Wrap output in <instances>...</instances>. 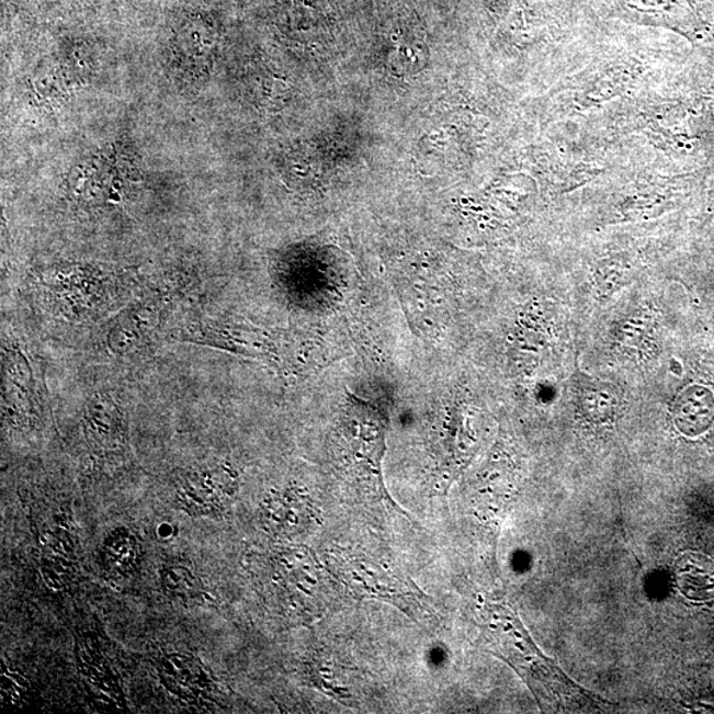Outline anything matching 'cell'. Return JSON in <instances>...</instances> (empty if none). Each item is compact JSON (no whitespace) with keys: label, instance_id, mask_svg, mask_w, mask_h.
Wrapping results in <instances>:
<instances>
[{"label":"cell","instance_id":"4fadbf2b","mask_svg":"<svg viewBox=\"0 0 714 714\" xmlns=\"http://www.w3.org/2000/svg\"><path fill=\"white\" fill-rule=\"evenodd\" d=\"M336 667L333 666L331 668L324 661H313L310 677L314 684L339 700L349 701L356 699L358 691L355 685H352L351 679L347 677L345 671Z\"/></svg>","mask_w":714,"mask_h":714},{"label":"cell","instance_id":"8fae6325","mask_svg":"<svg viewBox=\"0 0 714 714\" xmlns=\"http://www.w3.org/2000/svg\"><path fill=\"white\" fill-rule=\"evenodd\" d=\"M32 372L21 352L8 350L4 358V385L8 400H14L12 416L21 418L32 413Z\"/></svg>","mask_w":714,"mask_h":714},{"label":"cell","instance_id":"ba28073f","mask_svg":"<svg viewBox=\"0 0 714 714\" xmlns=\"http://www.w3.org/2000/svg\"><path fill=\"white\" fill-rule=\"evenodd\" d=\"M317 519L310 498L295 488L274 494L262 505V524L274 536L292 539L305 535Z\"/></svg>","mask_w":714,"mask_h":714},{"label":"cell","instance_id":"6da1fadb","mask_svg":"<svg viewBox=\"0 0 714 714\" xmlns=\"http://www.w3.org/2000/svg\"><path fill=\"white\" fill-rule=\"evenodd\" d=\"M481 625L492 653L513 667L537 698L564 710L601 704L600 698L575 684L555 662L545 658L519 616L506 604L486 603Z\"/></svg>","mask_w":714,"mask_h":714},{"label":"cell","instance_id":"5b68a950","mask_svg":"<svg viewBox=\"0 0 714 714\" xmlns=\"http://www.w3.org/2000/svg\"><path fill=\"white\" fill-rule=\"evenodd\" d=\"M238 485V473L229 463L192 469L180 481L178 505L192 517H217L234 501Z\"/></svg>","mask_w":714,"mask_h":714},{"label":"cell","instance_id":"30bf717a","mask_svg":"<svg viewBox=\"0 0 714 714\" xmlns=\"http://www.w3.org/2000/svg\"><path fill=\"white\" fill-rule=\"evenodd\" d=\"M140 544L137 536L125 526L115 529L105 537L100 552L101 568L112 578L132 574L138 564Z\"/></svg>","mask_w":714,"mask_h":714},{"label":"cell","instance_id":"277c9868","mask_svg":"<svg viewBox=\"0 0 714 714\" xmlns=\"http://www.w3.org/2000/svg\"><path fill=\"white\" fill-rule=\"evenodd\" d=\"M170 337L178 342L215 347V349L238 353L259 359L281 362L287 356L288 343L282 336L222 321H196L179 330H173Z\"/></svg>","mask_w":714,"mask_h":714},{"label":"cell","instance_id":"52a82bcc","mask_svg":"<svg viewBox=\"0 0 714 714\" xmlns=\"http://www.w3.org/2000/svg\"><path fill=\"white\" fill-rule=\"evenodd\" d=\"M169 306V301L163 295H157L127 307L114 320L109 332V349L117 355H125L139 349L156 332Z\"/></svg>","mask_w":714,"mask_h":714},{"label":"cell","instance_id":"7a4b0ae2","mask_svg":"<svg viewBox=\"0 0 714 714\" xmlns=\"http://www.w3.org/2000/svg\"><path fill=\"white\" fill-rule=\"evenodd\" d=\"M325 559L331 576L359 600L394 604L416 621L433 615L429 597L413 581L375 558L336 546L326 552Z\"/></svg>","mask_w":714,"mask_h":714},{"label":"cell","instance_id":"8992f818","mask_svg":"<svg viewBox=\"0 0 714 714\" xmlns=\"http://www.w3.org/2000/svg\"><path fill=\"white\" fill-rule=\"evenodd\" d=\"M83 433L89 447L99 456L124 453L127 443L126 422L113 397L98 394L90 398L83 411Z\"/></svg>","mask_w":714,"mask_h":714},{"label":"cell","instance_id":"9c48e42d","mask_svg":"<svg viewBox=\"0 0 714 714\" xmlns=\"http://www.w3.org/2000/svg\"><path fill=\"white\" fill-rule=\"evenodd\" d=\"M159 677L177 698L202 704L214 700L216 683L201 661L185 654H167L159 661Z\"/></svg>","mask_w":714,"mask_h":714},{"label":"cell","instance_id":"7c38bea8","mask_svg":"<svg viewBox=\"0 0 714 714\" xmlns=\"http://www.w3.org/2000/svg\"><path fill=\"white\" fill-rule=\"evenodd\" d=\"M162 587L172 600L183 604H199L205 600L204 585L189 566L170 563L160 570Z\"/></svg>","mask_w":714,"mask_h":714},{"label":"cell","instance_id":"5bb4252c","mask_svg":"<svg viewBox=\"0 0 714 714\" xmlns=\"http://www.w3.org/2000/svg\"><path fill=\"white\" fill-rule=\"evenodd\" d=\"M29 681L9 666L2 667V700L5 705L21 706L27 696Z\"/></svg>","mask_w":714,"mask_h":714},{"label":"cell","instance_id":"3957f363","mask_svg":"<svg viewBox=\"0 0 714 714\" xmlns=\"http://www.w3.org/2000/svg\"><path fill=\"white\" fill-rule=\"evenodd\" d=\"M270 578L280 601L301 621L314 622L331 609L333 585L330 571L305 546L275 549L270 558Z\"/></svg>","mask_w":714,"mask_h":714}]
</instances>
